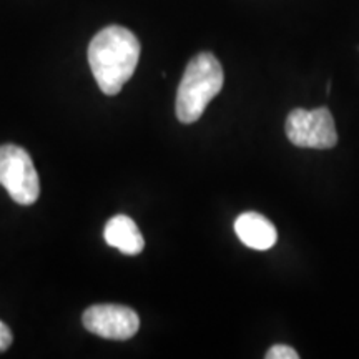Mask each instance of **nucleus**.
I'll return each instance as SVG.
<instances>
[{
	"mask_svg": "<svg viewBox=\"0 0 359 359\" xmlns=\"http://www.w3.org/2000/svg\"><path fill=\"white\" fill-rule=\"evenodd\" d=\"M140 42L133 32L120 25L100 30L88 45V64L98 88L105 95H116L132 79L140 58Z\"/></svg>",
	"mask_w": 359,
	"mask_h": 359,
	"instance_id": "1",
	"label": "nucleus"
},
{
	"mask_svg": "<svg viewBox=\"0 0 359 359\" xmlns=\"http://www.w3.org/2000/svg\"><path fill=\"white\" fill-rule=\"evenodd\" d=\"M223 67L213 53L201 52L188 62L177 92V116L190 125L200 120L208 103L222 92Z\"/></svg>",
	"mask_w": 359,
	"mask_h": 359,
	"instance_id": "2",
	"label": "nucleus"
},
{
	"mask_svg": "<svg viewBox=\"0 0 359 359\" xmlns=\"http://www.w3.org/2000/svg\"><path fill=\"white\" fill-rule=\"evenodd\" d=\"M0 185L22 206L34 205L39 200V173L24 148L12 143L0 147Z\"/></svg>",
	"mask_w": 359,
	"mask_h": 359,
	"instance_id": "3",
	"label": "nucleus"
},
{
	"mask_svg": "<svg viewBox=\"0 0 359 359\" xmlns=\"http://www.w3.org/2000/svg\"><path fill=\"white\" fill-rule=\"evenodd\" d=\"M285 130L288 140L299 148L327 150L338 143L334 118L326 107L293 110L286 118Z\"/></svg>",
	"mask_w": 359,
	"mask_h": 359,
	"instance_id": "4",
	"label": "nucleus"
},
{
	"mask_svg": "<svg viewBox=\"0 0 359 359\" xmlns=\"http://www.w3.org/2000/svg\"><path fill=\"white\" fill-rule=\"evenodd\" d=\"M82 321L88 333L115 341L133 338L140 327L138 314L122 304H93L85 309Z\"/></svg>",
	"mask_w": 359,
	"mask_h": 359,
	"instance_id": "5",
	"label": "nucleus"
},
{
	"mask_svg": "<svg viewBox=\"0 0 359 359\" xmlns=\"http://www.w3.org/2000/svg\"><path fill=\"white\" fill-rule=\"evenodd\" d=\"M235 233L245 246L259 251L273 248L278 240L275 224L255 212H246L235 219Z\"/></svg>",
	"mask_w": 359,
	"mask_h": 359,
	"instance_id": "6",
	"label": "nucleus"
},
{
	"mask_svg": "<svg viewBox=\"0 0 359 359\" xmlns=\"http://www.w3.org/2000/svg\"><path fill=\"white\" fill-rule=\"evenodd\" d=\"M103 238L110 246L120 250L128 257L140 255L145 248V240H143V235L138 230L137 223L132 218L125 217V215H116V217L107 222Z\"/></svg>",
	"mask_w": 359,
	"mask_h": 359,
	"instance_id": "7",
	"label": "nucleus"
},
{
	"mask_svg": "<svg viewBox=\"0 0 359 359\" xmlns=\"http://www.w3.org/2000/svg\"><path fill=\"white\" fill-rule=\"evenodd\" d=\"M266 359H298V353L294 351L291 346H286V344H275L273 348H269L266 353Z\"/></svg>",
	"mask_w": 359,
	"mask_h": 359,
	"instance_id": "8",
	"label": "nucleus"
},
{
	"mask_svg": "<svg viewBox=\"0 0 359 359\" xmlns=\"http://www.w3.org/2000/svg\"><path fill=\"white\" fill-rule=\"evenodd\" d=\"M12 344V331L4 321H0V353L7 351Z\"/></svg>",
	"mask_w": 359,
	"mask_h": 359,
	"instance_id": "9",
	"label": "nucleus"
}]
</instances>
